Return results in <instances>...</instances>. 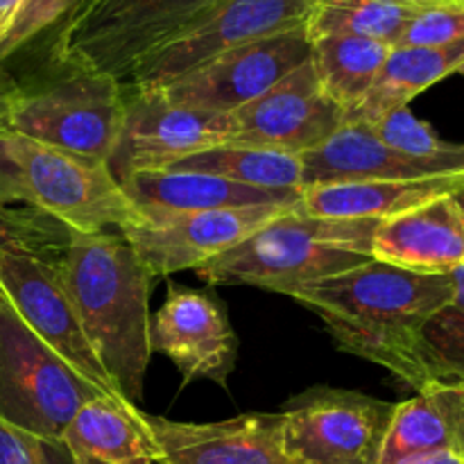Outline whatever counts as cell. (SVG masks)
<instances>
[{
	"instance_id": "f35d334b",
	"label": "cell",
	"mask_w": 464,
	"mask_h": 464,
	"mask_svg": "<svg viewBox=\"0 0 464 464\" xmlns=\"http://www.w3.org/2000/svg\"><path fill=\"white\" fill-rule=\"evenodd\" d=\"M460 3H462V5H464V0H460Z\"/></svg>"
},
{
	"instance_id": "277c9868",
	"label": "cell",
	"mask_w": 464,
	"mask_h": 464,
	"mask_svg": "<svg viewBox=\"0 0 464 464\" xmlns=\"http://www.w3.org/2000/svg\"><path fill=\"white\" fill-rule=\"evenodd\" d=\"M66 238V227L50 218L0 207V290L21 320L72 370L104 392L118 394L82 331L68 290Z\"/></svg>"
},
{
	"instance_id": "3957f363",
	"label": "cell",
	"mask_w": 464,
	"mask_h": 464,
	"mask_svg": "<svg viewBox=\"0 0 464 464\" xmlns=\"http://www.w3.org/2000/svg\"><path fill=\"white\" fill-rule=\"evenodd\" d=\"M379 225L308 216L290 207L243 243L202 263L195 275L208 285H252L290 297L304 285L372 261Z\"/></svg>"
},
{
	"instance_id": "4dcf8cb0",
	"label": "cell",
	"mask_w": 464,
	"mask_h": 464,
	"mask_svg": "<svg viewBox=\"0 0 464 464\" xmlns=\"http://www.w3.org/2000/svg\"><path fill=\"white\" fill-rule=\"evenodd\" d=\"M75 5L77 0H25L7 34L0 39V62L16 53L30 39H34L45 27L66 16Z\"/></svg>"
},
{
	"instance_id": "7402d4cb",
	"label": "cell",
	"mask_w": 464,
	"mask_h": 464,
	"mask_svg": "<svg viewBox=\"0 0 464 464\" xmlns=\"http://www.w3.org/2000/svg\"><path fill=\"white\" fill-rule=\"evenodd\" d=\"M424 453L464 458V385L433 383L394 408L381 464Z\"/></svg>"
},
{
	"instance_id": "4316f807",
	"label": "cell",
	"mask_w": 464,
	"mask_h": 464,
	"mask_svg": "<svg viewBox=\"0 0 464 464\" xmlns=\"http://www.w3.org/2000/svg\"><path fill=\"white\" fill-rule=\"evenodd\" d=\"M421 344L433 383L464 385V311L440 308L421 329Z\"/></svg>"
},
{
	"instance_id": "44dd1931",
	"label": "cell",
	"mask_w": 464,
	"mask_h": 464,
	"mask_svg": "<svg viewBox=\"0 0 464 464\" xmlns=\"http://www.w3.org/2000/svg\"><path fill=\"white\" fill-rule=\"evenodd\" d=\"M464 188V175L426 179H383L324 184L304 188L295 208L308 216L344 220H388Z\"/></svg>"
},
{
	"instance_id": "6da1fadb",
	"label": "cell",
	"mask_w": 464,
	"mask_h": 464,
	"mask_svg": "<svg viewBox=\"0 0 464 464\" xmlns=\"http://www.w3.org/2000/svg\"><path fill=\"white\" fill-rule=\"evenodd\" d=\"M451 295L449 275H424L372 258L290 297L324 322L338 349L385 367L420 392L433 385L421 329L451 304Z\"/></svg>"
},
{
	"instance_id": "d590c367",
	"label": "cell",
	"mask_w": 464,
	"mask_h": 464,
	"mask_svg": "<svg viewBox=\"0 0 464 464\" xmlns=\"http://www.w3.org/2000/svg\"><path fill=\"white\" fill-rule=\"evenodd\" d=\"M397 3H408V5H433V3H449V0H397Z\"/></svg>"
},
{
	"instance_id": "ffe728a7",
	"label": "cell",
	"mask_w": 464,
	"mask_h": 464,
	"mask_svg": "<svg viewBox=\"0 0 464 464\" xmlns=\"http://www.w3.org/2000/svg\"><path fill=\"white\" fill-rule=\"evenodd\" d=\"M75 464H157L145 412L118 394L86 401L62 435Z\"/></svg>"
},
{
	"instance_id": "8fae6325",
	"label": "cell",
	"mask_w": 464,
	"mask_h": 464,
	"mask_svg": "<svg viewBox=\"0 0 464 464\" xmlns=\"http://www.w3.org/2000/svg\"><path fill=\"white\" fill-rule=\"evenodd\" d=\"M229 118L225 143L295 157L320 148L347 122L343 109L322 89L311 59Z\"/></svg>"
},
{
	"instance_id": "74e56055",
	"label": "cell",
	"mask_w": 464,
	"mask_h": 464,
	"mask_svg": "<svg viewBox=\"0 0 464 464\" xmlns=\"http://www.w3.org/2000/svg\"><path fill=\"white\" fill-rule=\"evenodd\" d=\"M458 72H460V75H464V63H462L460 68H458Z\"/></svg>"
},
{
	"instance_id": "7a4b0ae2",
	"label": "cell",
	"mask_w": 464,
	"mask_h": 464,
	"mask_svg": "<svg viewBox=\"0 0 464 464\" xmlns=\"http://www.w3.org/2000/svg\"><path fill=\"white\" fill-rule=\"evenodd\" d=\"M63 272L82 331L113 390L131 406L143 397L152 276L121 231H71Z\"/></svg>"
},
{
	"instance_id": "ba28073f",
	"label": "cell",
	"mask_w": 464,
	"mask_h": 464,
	"mask_svg": "<svg viewBox=\"0 0 464 464\" xmlns=\"http://www.w3.org/2000/svg\"><path fill=\"white\" fill-rule=\"evenodd\" d=\"M104 392L72 370L21 320L0 290V420L62 440L75 412Z\"/></svg>"
},
{
	"instance_id": "7c38bea8",
	"label": "cell",
	"mask_w": 464,
	"mask_h": 464,
	"mask_svg": "<svg viewBox=\"0 0 464 464\" xmlns=\"http://www.w3.org/2000/svg\"><path fill=\"white\" fill-rule=\"evenodd\" d=\"M295 204L220 208L159 218L134 216L118 231L131 245L150 276L159 279L184 270H198L202 263L243 243L254 231Z\"/></svg>"
},
{
	"instance_id": "ac0fdd59",
	"label": "cell",
	"mask_w": 464,
	"mask_h": 464,
	"mask_svg": "<svg viewBox=\"0 0 464 464\" xmlns=\"http://www.w3.org/2000/svg\"><path fill=\"white\" fill-rule=\"evenodd\" d=\"M127 202L139 218L177 213L220 211V208L276 207L295 204L302 190H270L236 184L204 172L140 170L121 181Z\"/></svg>"
},
{
	"instance_id": "836d02e7",
	"label": "cell",
	"mask_w": 464,
	"mask_h": 464,
	"mask_svg": "<svg viewBox=\"0 0 464 464\" xmlns=\"http://www.w3.org/2000/svg\"><path fill=\"white\" fill-rule=\"evenodd\" d=\"M449 276H451V304L456 308H460L464 311V263L462 266H458L456 270L449 272Z\"/></svg>"
},
{
	"instance_id": "52a82bcc",
	"label": "cell",
	"mask_w": 464,
	"mask_h": 464,
	"mask_svg": "<svg viewBox=\"0 0 464 464\" xmlns=\"http://www.w3.org/2000/svg\"><path fill=\"white\" fill-rule=\"evenodd\" d=\"M122 82L102 72L62 66V72L36 86H12L5 130L107 163L125 116Z\"/></svg>"
},
{
	"instance_id": "2e32d148",
	"label": "cell",
	"mask_w": 464,
	"mask_h": 464,
	"mask_svg": "<svg viewBox=\"0 0 464 464\" xmlns=\"http://www.w3.org/2000/svg\"><path fill=\"white\" fill-rule=\"evenodd\" d=\"M157 464H290L281 412H245L213 424L145 415Z\"/></svg>"
},
{
	"instance_id": "83f0119b",
	"label": "cell",
	"mask_w": 464,
	"mask_h": 464,
	"mask_svg": "<svg viewBox=\"0 0 464 464\" xmlns=\"http://www.w3.org/2000/svg\"><path fill=\"white\" fill-rule=\"evenodd\" d=\"M367 125V122H365ZM372 134L388 148L412 157H447L464 148L462 143H447L433 131L429 122L420 121L408 107H399L367 125Z\"/></svg>"
},
{
	"instance_id": "d6986e66",
	"label": "cell",
	"mask_w": 464,
	"mask_h": 464,
	"mask_svg": "<svg viewBox=\"0 0 464 464\" xmlns=\"http://www.w3.org/2000/svg\"><path fill=\"white\" fill-rule=\"evenodd\" d=\"M372 256L424 275L456 270L464 263V216L456 198L433 199L381 220L372 240Z\"/></svg>"
},
{
	"instance_id": "603a6c76",
	"label": "cell",
	"mask_w": 464,
	"mask_h": 464,
	"mask_svg": "<svg viewBox=\"0 0 464 464\" xmlns=\"http://www.w3.org/2000/svg\"><path fill=\"white\" fill-rule=\"evenodd\" d=\"M464 63V39L440 48L397 45L390 50L383 68L376 75L365 102L352 121L374 122L399 107H408L412 98L424 93L440 80L458 72ZM349 122V121H347Z\"/></svg>"
},
{
	"instance_id": "8d00e7d4",
	"label": "cell",
	"mask_w": 464,
	"mask_h": 464,
	"mask_svg": "<svg viewBox=\"0 0 464 464\" xmlns=\"http://www.w3.org/2000/svg\"><path fill=\"white\" fill-rule=\"evenodd\" d=\"M453 198H456L458 207H460V211H462V216H464V188L460 190V193H456V195H453Z\"/></svg>"
},
{
	"instance_id": "f546056e",
	"label": "cell",
	"mask_w": 464,
	"mask_h": 464,
	"mask_svg": "<svg viewBox=\"0 0 464 464\" xmlns=\"http://www.w3.org/2000/svg\"><path fill=\"white\" fill-rule=\"evenodd\" d=\"M0 464H75L62 440H45L0 420Z\"/></svg>"
},
{
	"instance_id": "30bf717a",
	"label": "cell",
	"mask_w": 464,
	"mask_h": 464,
	"mask_svg": "<svg viewBox=\"0 0 464 464\" xmlns=\"http://www.w3.org/2000/svg\"><path fill=\"white\" fill-rule=\"evenodd\" d=\"M315 0H222L202 21L134 68V91H161L177 80L252 41L304 27Z\"/></svg>"
},
{
	"instance_id": "8992f818",
	"label": "cell",
	"mask_w": 464,
	"mask_h": 464,
	"mask_svg": "<svg viewBox=\"0 0 464 464\" xmlns=\"http://www.w3.org/2000/svg\"><path fill=\"white\" fill-rule=\"evenodd\" d=\"M222 0H77L53 57L59 66L116 77L125 84L143 59L202 21Z\"/></svg>"
},
{
	"instance_id": "f1b7e54d",
	"label": "cell",
	"mask_w": 464,
	"mask_h": 464,
	"mask_svg": "<svg viewBox=\"0 0 464 464\" xmlns=\"http://www.w3.org/2000/svg\"><path fill=\"white\" fill-rule=\"evenodd\" d=\"M464 39V5L460 0L424 5L399 36L397 45L440 48ZM394 45V48H397Z\"/></svg>"
},
{
	"instance_id": "9c48e42d",
	"label": "cell",
	"mask_w": 464,
	"mask_h": 464,
	"mask_svg": "<svg viewBox=\"0 0 464 464\" xmlns=\"http://www.w3.org/2000/svg\"><path fill=\"white\" fill-rule=\"evenodd\" d=\"M397 403L315 385L290 399L284 451L290 464H381Z\"/></svg>"
},
{
	"instance_id": "9a60e30c",
	"label": "cell",
	"mask_w": 464,
	"mask_h": 464,
	"mask_svg": "<svg viewBox=\"0 0 464 464\" xmlns=\"http://www.w3.org/2000/svg\"><path fill=\"white\" fill-rule=\"evenodd\" d=\"M236 347L225 308L199 290L170 285L163 306L150 315V349L170 358L186 383L204 379L227 388Z\"/></svg>"
},
{
	"instance_id": "d4e9b609",
	"label": "cell",
	"mask_w": 464,
	"mask_h": 464,
	"mask_svg": "<svg viewBox=\"0 0 464 464\" xmlns=\"http://www.w3.org/2000/svg\"><path fill=\"white\" fill-rule=\"evenodd\" d=\"M166 170L204 172L254 188L304 190L302 157L245 145H213L179 159Z\"/></svg>"
},
{
	"instance_id": "484cf974",
	"label": "cell",
	"mask_w": 464,
	"mask_h": 464,
	"mask_svg": "<svg viewBox=\"0 0 464 464\" xmlns=\"http://www.w3.org/2000/svg\"><path fill=\"white\" fill-rule=\"evenodd\" d=\"M421 7L397 0H315L304 30L311 44L324 36H365L394 48Z\"/></svg>"
},
{
	"instance_id": "e575fe53",
	"label": "cell",
	"mask_w": 464,
	"mask_h": 464,
	"mask_svg": "<svg viewBox=\"0 0 464 464\" xmlns=\"http://www.w3.org/2000/svg\"><path fill=\"white\" fill-rule=\"evenodd\" d=\"M12 86L14 84H7V82L0 77V130H5V109H7V98Z\"/></svg>"
},
{
	"instance_id": "e0dca14e",
	"label": "cell",
	"mask_w": 464,
	"mask_h": 464,
	"mask_svg": "<svg viewBox=\"0 0 464 464\" xmlns=\"http://www.w3.org/2000/svg\"><path fill=\"white\" fill-rule=\"evenodd\" d=\"M304 188L383 179L464 175V148L447 157H412L381 143L365 122L349 121L329 140L302 154Z\"/></svg>"
},
{
	"instance_id": "cb8c5ba5",
	"label": "cell",
	"mask_w": 464,
	"mask_h": 464,
	"mask_svg": "<svg viewBox=\"0 0 464 464\" xmlns=\"http://www.w3.org/2000/svg\"><path fill=\"white\" fill-rule=\"evenodd\" d=\"M392 45L365 36H324L313 41L311 62L324 93L343 109L347 121L365 102Z\"/></svg>"
},
{
	"instance_id": "d6a6232c",
	"label": "cell",
	"mask_w": 464,
	"mask_h": 464,
	"mask_svg": "<svg viewBox=\"0 0 464 464\" xmlns=\"http://www.w3.org/2000/svg\"><path fill=\"white\" fill-rule=\"evenodd\" d=\"M397 464H464V458L453 453H424V456H412Z\"/></svg>"
},
{
	"instance_id": "5bb4252c",
	"label": "cell",
	"mask_w": 464,
	"mask_h": 464,
	"mask_svg": "<svg viewBox=\"0 0 464 464\" xmlns=\"http://www.w3.org/2000/svg\"><path fill=\"white\" fill-rule=\"evenodd\" d=\"M311 54L306 30L297 27L218 54L159 93L181 107L234 113L306 63Z\"/></svg>"
},
{
	"instance_id": "1f68e13d",
	"label": "cell",
	"mask_w": 464,
	"mask_h": 464,
	"mask_svg": "<svg viewBox=\"0 0 464 464\" xmlns=\"http://www.w3.org/2000/svg\"><path fill=\"white\" fill-rule=\"evenodd\" d=\"M23 3H25V0H0V39L7 34L14 18H16L18 12H21Z\"/></svg>"
},
{
	"instance_id": "5b68a950",
	"label": "cell",
	"mask_w": 464,
	"mask_h": 464,
	"mask_svg": "<svg viewBox=\"0 0 464 464\" xmlns=\"http://www.w3.org/2000/svg\"><path fill=\"white\" fill-rule=\"evenodd\" d=\"M0 207L27 208L71 231H111L134 208L107 163L0 130Z\"/></svg>"
},
{
	"instance_id": "4fadbf2b",
	"label": "cell",
	"mask_w": 464,
	"mask_h": 464,
	"mask_svg": "<svg viewBox=\"0 0 464 464\" xmlns=\"http://www.w3.org/2000/svg\"><path fill=\"white\" fill-rule=\"evenodd\" d=\"M229 125V113L181 107L159 91H134L107 168L118 186L134 172L166 170L188 154L225 143Z\"/></svg>"
}]
</instances>
